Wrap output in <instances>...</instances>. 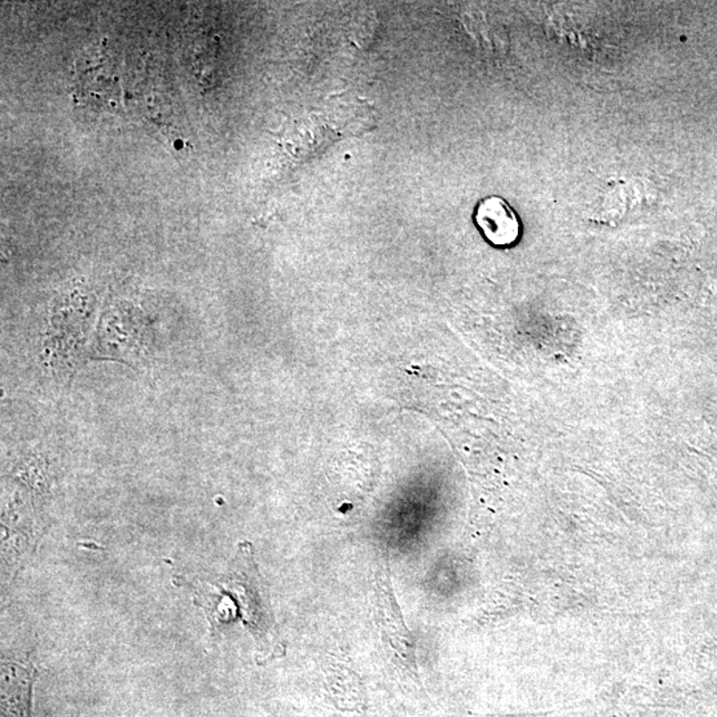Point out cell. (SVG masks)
Wrapping results in <instances>:
<instances>
[{
	"label": "cell",
	"mask_w": 717,
	"mask_h": 717,
	"mask_svg": "<svg viewBox=\"0 0 717 717\" xmlns=\"http://www.w3.org/2000/svg\"><path fill=\"white\" fill-rule=\"evenodd\" d=\"M379 562L373 585V603L382 643L390 650L393 659L398 660L399 665L419 679L415 640L405 626L401 608L393 594L388 555L384 554V558Z\"/></svg>",
	"instance_id": "7a4b0ae2"
},
{
	"label": "cell",
	"mask_w": 717,
	"mask_h": 717,
	"mask_svg": "<svg viewBox=\"0 0 717 717\" xmlns=\"http://www.w3.org/2000/svg\"><path fill=\"white\" fill-rule=\"evenodd\" d=\"M221 580L223 585H206L232 602L221 622V627L226 623L241 619L263 653H274V646L280 648L273 611L263 592L262 580L254 562L253 549L249 543L241 545L231 572L223 575Z\"/></svg>",
	"instance_id": "6da1fadb"
},
{
	"label": "cell",
	"mask_w": 717,
	"mask_h": 717,
	"mask_svg": "<svg viewBox=\"0 0 717 717\" xmlns=\"http://www.w3.org/2000/svg\"><path fill=\"white\" fill-rule=\"evenodd\" d=\"M475 222L490 245L510 248L521 238L523 225L514 209L497 195L483 198L476 206Z\"/></svg>",
	"instance_id": "3957f363"
}]
</instances>
